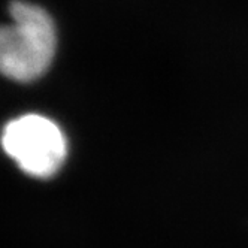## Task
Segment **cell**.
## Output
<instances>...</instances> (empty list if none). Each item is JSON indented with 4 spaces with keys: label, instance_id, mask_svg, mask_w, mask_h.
Here are the masks:
<instances>
[{
    "label": "cell",
    "instance_id": "6da1fadb",
    "mask_svg": "<svg viewBox=\"0 0 248 248\" xmlns=\"http://www.w3.org/2000/svg\"><path fill=\"white\" fill-rule=\"evenodd\" d=\"M11 24L0 26V74L30 82L42 77L57 48V31L49 14L21 0L9 5Z\"/></svg>",
    "mask_w": 248,
    "mask_h": 248
},
{
    "label": "cell",
    "instance_id": "7a4b0ae2",
    "mask_svg": "<svg viewBox=\"0 0 248 248\" xmlns=\"http://www.w3.org/2000/svg\"><path fill=\"white\" fill-rule=\"evenodd\" d=\"M5 153L34 178H49L63 166L67 140L57 123L39 114L9 121L2 132Z\"/></svg>",
    "mask_w": 248,
    "mask_h": 248
}]
</instances>
